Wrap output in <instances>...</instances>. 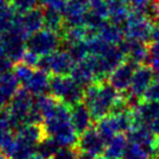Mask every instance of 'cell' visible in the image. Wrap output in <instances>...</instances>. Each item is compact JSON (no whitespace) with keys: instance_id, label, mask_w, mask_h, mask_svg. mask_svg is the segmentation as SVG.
<instances>
[{"instance_id":"1f68e13d","label":"cell","mask_w":159,"mask_h":159,"mask_svg":"<svg viewBox=\"0 0 159 159\" xmlns=\"http://www.w3.org/2000/svg\"><path fill=\"white\" fill-rule=\"evenodd\" d=\"M143 100L144 101L159 102V79L156 78L152 81V84L148 87V89H146L144 95H143Z\"/></svg>"},{"instance_id":"83f0119b","label":"cell","mask_w":159,"mask_h":159,"mask_svg":"<svg viewBox=\"0 0 159 159\" xmlns=\"http://www.w3.org/2000/svg\"><path fill=\"white\" fill-rule=\"evenodd\" d=\"M35 70L36 69H34V67H31V66H29V65L25 64V63L20 62L14 65L13 73L15 75V77L18 78L19 81H20L21 86H23V85H26L27 83H28V80L31 78V75H34Z\"/></svg>"},{"instance_id":"f35d334b","label":"cell","mask_w":159,"mask_h":159,"mask_svg":"<svg viewBox=\"0 0 159 159\" xmlns=\"http://www.w3.org/2000/svg\"><path fill=\"white\" fill-rule=\"evenodd\" d=\"M156 157L159 159V139H158V143H157V145H156Z\"/></svg>"},{"instance_id":"30bf717a","label":"cell","mask_w":159,"mask_h":159,"mask_svg":"<svg viewBox=\"0 0 159 159\" xmlns=\"http://www.w3.org/2000/svg\"><path fill=\"white\" fill-rule=\"evenodd\" d=\"M16 25L26 34L27 37L40 31L43 29L42 27H44V8L37 7L26 13H18Z\"/></svg>"},{"instance_id":"4fadbf2b","label":"cell","mask_w":159,"mask_h":159,"mask_svg":"<svg viewBox=\"0 0 159 159\" xmlns=\"http://www.w3.org/2000/svg\"><path fill=\"white\" fill-rule=\"evenodd\" d=\"M93 122L94 120L92 114L85 102H80L71 108V123L79 136L89 129L93 128Z\"/></svg>"},{"instance_id":"7c38bea8","label":"cell","mask_w":159,"mask_h":159,"mask_svg":"<svg viewBox=\"0 0 159 159\" xmlns=\"http://www.w3.org/2000/svg\"><path fill=\"white\" fill-rule=\"evenodd\" d=\"M21 87V84L13 73V71L0 75V109L7 108L15 93Z\"/></svg>"},{"instance_id":"5b68a950","label":"cell","mask_w":159,"mask_h":159,"mask_svg":"<svg viewBox=\"0 0 159 159\" xmlns=\"http://www.w3.org/2000/svg\"><path fill=\"white\" fill-rule=\"evenodd\" d=\"M27 39H28L27 35L16 25V20H15V25L11 30H8L7 33H5L4 35L0 36V40H1V43L4 47L5 55L14 64H18L22 61L23 55L27 51Z\"/></svg>"},{"instance_id":"b9f144b4","label":"cell","mask_w":159,"mask_h":159,"mask_svg":"<svg viewBox=\"0 0 159 159\" xmlns=\"http://www.w3.org/2000/svg\"><path fill=\"white\" fill-rule=\"evenodd\" d=\"M95 159H106V158H105V156H98Z\"/></svg>"},{"instance_id":"d6a6232c","label":"cell","mask_w":159,"mask_h":159,"mask_svg":"<svg viewBox=\"0 0 159 159\" xmlns=\"http://www.w3.org/2000/svg\"><path fill=\"white\" fill-rule=\"evenodd\" d=\"M14 65H15V64H14L5 53L0 55V75H4L6 72L13 71Z\"/></svg>"},{"instance_id":"52a82bcc","label":"cell","mask_w":159,"mask_h":159,"mask_svg":"<svg viewBox=\"0 0 159 159\" xmlns=\"http://www.w3.org/2000/svg\"><path fill=\"white\" fill-rule=\"evenodd\" d=\"M138 66L139 65H137L136 63L125 59L120 66L116 67L111 75H108L107 81L119 93L128 92L131 86L134 73Z\"/></svg>"},{"instance_id":"ab89813d","label":"cell","mask_w":159,"mask_h":159,"mask_svg":"<svg viewBox=\"0 0 159 159\" xmlns=\"http://www.w3.org/2000/svg\"><path fill=\"white\" fill-rule=\"evenodd\" d=\"M30 159H47V158H43V157H41V156H39V155H35V156H33Z\"/></svg>"},{"instance_id":"836d02e7","label":"cell","mask_w":159,"mask_h":159,"mask_svg":"<svg viewBox=\"0 0 159 159\" xmlns=\"http://www.w3.org/2000/svg\"><path fill=\"white\" fill-rule=\"evenodd\" d=\"M151 0H129V5H130V8L131 12H136V13L143 14L145 7L149 5Z\"/></svg>"},{"instance_id":"d6986e66","label":"cell","mask_w":159,"mask_h":159,"mask_svg":"<svg viewBox=\"0 0 159 159\" xmlns=\"http://www.w3.org/2000/svg\"><path fill=\"white\" fill-rule=\"evenodd\" d=\"M71 77L84 89L89 87V85L97 83V78L91 70V67L87 65V63L83 61V62L75 63L73 70L71 72Z\"/></svg>"},{"instance_id":"8fae6325","label":"cell","mask_w":159,"mask_h":159,"mask_svg":"<svg viewBox=\"0 0 159 159\" xmlns=\"http://www.w3.org/2000/svg\"><path fill=\"white\" fill-rule=\"evenodd\" d=\"M77 148L80 151H86V152H91L94 153L95 156H101L102 152H105V148L106 144L102 141L97 129L91 128L84 134H81L78 138V143H77Z\"/></svg>"},{"instance_id":"9a60e30c","label":"cell","mask_w":159,"mask_h":159,"mask_svg":"<svg viewBox=\"0 0 159 159\" xmlns=\"http://www.w3.org/2000/svg\"><path fill=\"white\" fill-rule=\"evenodd\" d=\"M15 137L31 146H35L47 137L45 129L42 124H25L15 134Z\"/></svg>"},{"instance_id":"603a6c76","label":"cell","mask_w":159,"mask_h":159,"mask_svg":"<svg viewBox=\"0 0 159 159\" xmlns=\"http://www.w3.org/2000/svg\"><path fill=\"white\" fill-rule=\"evenodd\" d=\"M156 157V149L136 143H129L122 159H151Z\"/></svg>"},{"instance_id":"e575fe53","label":"cell","mask_w":159,"mask_h":159,"mask_svg":"<svg viewBox=\"0 0 159 159\" xmlns=\"http://www.w3.org/2000/svg\"><path fill=\"white\" fill-rule=\"evenodd\" d=\"M40 58L41 57H39L37 55H35V53H33L27 50L26 52H25V55H23V58L21 62L27 64V65H29V66L34 67V69H36L37 65H39V62H40Z\"/></svg>"},{"instance_id":"ffe728a7","label":"cell","mask_w":159,"mask_h":159,"mask_svg":"<svg viewBox=\"0 0 159 159\" xmlns=\"http://www.w3.org/2000/svg\"><path fill=\"white\" fill-rule=\"evenodd\" d=\"M44 28L58 33L64 30V15L63 12L52 8H44Z\"/></svg>"},{"instance_id":"5bb4252c","label":"cell","mask_w":159,"mask_h":159,"mask_svg":"<svg viewBox=\"0 0 159 159\" xmlns=\"http://www.w3.org/2000/svg\"><path fill=\"white\" fill-rule=\"evenodd\" d=\"M125 135H127L129 143H136V144L149 146L152 149H156V145L159 139V137L152 133V130L148 124L131 128Z\"/></svg>"},{"instance_id":"44dd1931","label":"cell","mask_w":159,"mask_h":159,"mask_svg":"<svg viewBox=\"0 0 159 159\" xmlns=\"http://www.w3.org/2000/svg\"><path fill=\"white\" fill-rule=\"evenodd\" d=\"M95 129H97V131L99 133V135L102 138V141L105 142L106 145L115 135L119 134L117 133V128H116V123H115V119L113 115H108V116L103 117L100 121H98Z\"/></svg>"},{"instance_id":"7bdbcfd3","label":"cell","mask_w":159,"mask_h":159,"mask_svg":"<svg viewBox=\"0 0 159 159\" xmlns=\"http://www.w3.org/2000/svg\"><path fill=\"white\" fill-rule=\"evenodd\" d=\"M151 159H158V158H157V157H153V158H151Z\"/></svg>"},{"instance_id":"4316f807","label":"cell","mask_w":159,"mask_h":159,"mask_svg":"<svg viewBox=\"0 0 159 159\" xmlns=\"http://www.w3.org/2000/svg\"><path fill=\"white\" fill-rule=\"evenodd\" d=\"M16 138V137H15ZM36 155V148L27 144L25 142L16 138L15 145L9 156V159H30L33 156Z\"/></svg>"},{"instance_id":"f546056e","label":"cell","mask_w":159,"mask_h":159,"mask_svg":"<svg viewBox=\"0 0 159 159\" xmlns=\"http://www.w3.org/2000/svg\"><path fill=\"white\" fill-rule=\"evenodd\" d=\"M40 4L41 0H12V7L20 14L37 8Z\"/></svg>"},{"instance_id":"277c9868","label":"cell","mask_w":159,"mask_h":159,"mask_svg":"<svg viewBox=\"0 0 159 159\" xmlns=\"http://www.w3.org/2000/svg\"><path fill=\"white\" fill-rule=\"evenodd\" d=\"M75 63L65 50H57L55 52L42 56L37 65L39 70H42L50 75H70Z\"/></svg>"},{"instance_id":"f1b7e54d","label":"cell","mask_w":159,"mask_h":159,"mask_svg":"<svg viewBox=\"0 0 159 159\" xmlns=\"http://www.w3.org/2000/svg\"><path fill=\"white\" fill-rule=\"evenodd\" d=\"M87 44H89V53L95 55V56H105L113 47V44L103 41L100 37H95V39L89 41Z\"/></svg>"},{"instance_id":"7a4b0ae2","label":"cell","mask_w":159,"mask_h":159,"mask_svg":"<svg viewBox=\"0 0 159 159\" xmlns=\"http://www.w3.org/2000/svg\"><path fill=\"white\" fill-rule=\"evenodd\" d=\"M120 94L121 93L117 92L107 80L100 81L97 95L89 103H86V106L89 108L94 122H98L103 117L111 115V108L117 98L120 97Z\"/></svg>"},{"instance_id":"ac0fdd59","label":"cell","mask_w":159,"mask_h":159,"mask_svg":"<svg viewBox=\"0 0 159 159\" xmlns=\"http://www.w3.org/2000/svg\"><path fill=\"white\" fill-rule=\"evenodd\" d=\"M98 37H100L103 41H106L113 45H119L125 39V35H124L123 27L106 21L99 29Z\"/></svg>"},{"instance_id":"3957f363","label":"cell","mask_w":159,"mask_h":159,"mask_svg":"<svg viewBox=\"0 0 159 159\" xmlns=\"http://www.w3.org/2000/svg\"><path fill=\"white\" fill-rule=\"evenodd\" d=\"M62 37L56 31L49 30L47 28L41 29L33 35L28 36L26 48L28 51L35 53L39 57L47 56L61 49Z\"/></svg>"},{"instance_id":"4dcf8cb0","label":"cell","mask_w":159,"mask_h":159,"mask_svg":"<svg viewBox=\"0 0 159 159\" xmlns=\"http://www.w3.org/2000/svg\"><path fill=\"white\" fill-rule=\"evenodd\" d=\"M79 155V149L77 146L61 148L51 159H77Z\"/></svg>"},{"instance_id":"ba28073f","label":"cell","mask_w":159,"mask_h":159,"mask_svg":"<svg viewBox=\"0 0 159 159\" xmlns=\"http://www.w3.org/2000/svg\"><path fill=\"white\" fill-rule=\"evenodd\" d=\"M33 101H34V95L30 92H28L23 86H21L18 92L15 93L13 99L11 100L6 111H8L9 115L16 117L26 124V117L31 111Z\"/></svg>"},{"instance_id":"6da1fadb","label":"cell","mask_w":159,"mask_h":159,"mask_svg":"<svg viewBox=\"0 0 159 159\" xmlns=\"http://www.w3.org/2000/svg\"><path fill=\"white\" fill-rule=\"evenodd\" d=\"M50 94L72 108L84 102L85 89L71 75H50Z\"/></svg>"},{"instance_id":"74e56055","label":"cell","mask_w":159,"mask_h":159,"mask_svg":"<svg viewBox=\"0 0 159 159\" xmlns=\"http://www.w3.org/2000/svg\"><path fill=\"white\" fill-rule=\"evenodd\" d=\"M148 125L150 127V129L152 130V133L155 134L156 136L159 137V116L157 117V119L153 120V121H151Z\"/></svg>"},{"instance_id":"9c48e42d","label":"cell","mask_w":159,"mask_h":159,"mask_svg":"<svg viewBox=\"0 0 159 159\" xmlns=\"http://www.w3.org/2000/svg\"><path fill=\"white\" fill-rule=\"evenodd\" d=\"M155 79L156 73L150 65H139L134 73L131 86H130L128 93L137 99L143 100L144 93Z\"/></svg>"},{"instance_id":"8992f818","label":"cell","mask_w":159,"mask_h":159,"mask_svg":"<svg viewBox=\"0 0 159 159\" xmlns=\"http://www.w3.org/2000/svg\"><path fill=\"white\" fill-rule=\"evenodd\" d=\"M152 25L153 23L148 20L143 14L131 12L123 26L124 35L127 39L141 41L149 44Z\"/></svg>"},{"instance_id":"60d3db41","label":"cell","mask_w":159,"mask_h":159,"mask_svg":"<svg viewBox=\"0 0 159 159\" xmlns=\"http://www.w3.org/2000/svg\"><path fill=\"white\" fill-rule=\"evenodd\" d=\"M0 159H8V158H7V157H6V156H5V155H2V153H1V152H0Z\"/></svg>"},{"instance_id":"d590c367","label":"cell","mask_w":159,"mask_h":159,"mask_svg":"<svg viewBox=\"0 0 159 159\" xmlns=\"http://www.w3.org/2000/svg\"><path fill=\"white\" fill-rule=\"evenodd\" d=\"M148 45H149L150 58L159 61V42H151Z\"/></svg>"},{"instance_id":"2e32d148","label":"cell","mask_w":159,"mask_h":159,"mask_svg":"<svg viewBox=\"0 0 159 159\" xmlns=\"http://www.w3.org/2000/svg\"><path fill=\"white\" fill-rule=\"evenodd\" d=\"M23 87L33 95H42L50 93V75L42 70H35L34 75Z\"/></svg>"},{"instance_id":"7402d4cb","label":"cell","mask_w":159,"mask_h":159,"mask_svg":"<svg viewBox=\"0 0 159 159\" xmlns=\"http://www.w3.org/2000/svg\"><path fill=\"white\" fill-rule=\"evenodd\" d=\"M134 111H136L144 123L149 124L151 121H153L159 116V102L142 100L138 107Z\"/></svg>"},{"instance_id":"cb8c5ba5","label":"cell","mask_w":159,"mask_h":159,"mask_svg":"<svg viewBox=\"0 0 159 159\" xmlns=\"http://www.w3.org/2000/svg\"><path fill=\"white\" fill-rule=\"evenodd\" d=\"M59 50H65V51H67V52L70 53L71 57H72V59L75 61V63L83 62V61H85L86 58L89 57V44H87L86 41L65 45L64 48L59 49Z\"/></svg>"},{"instance_id":"e0dca14e","label":"cell","mask_w":159,"mask_h":159,"mask_svg":"<svg viewBox=\"0 0 159 159\" xmlns=\"http://www.w3.org/2000/svg\"><path fill=\"white\" fill-rule=\"evenodd\" d=\"M129 145V141L125 134L115 135L105 148L103 156L106 159H121Z\"/></svg>"},{"instance_id":"8d00e7d4","label":"cell","mask_w":159,"mask_h":159,"mask_svg":"<svg viewBox=\"0 0 159 159\" xmlns=\"http://www.w3.org/2000/svg\"><path fill=\"white\" fill-rule=\"evenodd\" d=\"M151 42H159V22H156L152 25L149 43H151Z\"/></svg>"},{"instance_id":"ee69618b","label":"cell","mask_w":159,"mask_h":159,"mask_svg":"<svg viewBox=\"0 0 159 159\" xmlns=\"http://www.w3.org/2000/svg\"><path fill=\"white\" fill-rule=\"evenodd\" d=\"M0 111H1V109H0Z\"/></svg>"},{"instance_id":"484cf974","label":"cell","mask_w":159,"mask_h":159,"mask_svg":"<svg viewBox=\"0 0 159 159\" xmlns=\"http://www.w3.org/2000/svg\"><path fill=\"white\" fill-rule=\"evenodd\" d=\"M61 149V146L52 137L47 136L43 141L36 145V155L41 156L43 158L51 159L56 152Z\"/></svg>"},{"instance_id":"d4e9b609","label":"cell","mask_w":159,"mask_h":159,"mask_svg":"<svg viewBox=\"0 0 159 159\" xmlns=\"http://www.w3.org/2000/svg\"><path fill=\"white\" fill-rule=\"evenodd\" d=\"M16 16H18V12L9 5L7 7L0 9V36L4 35L5 33H7L13 28Z\"/></svg>"}]
</instances>
